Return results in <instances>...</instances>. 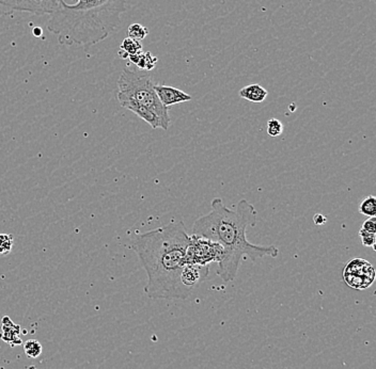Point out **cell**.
<instances>
[{
  "mask_svg": "<svg viewBox=\"0 0 376 369\" xmlns=\"http://www.w3.org/2000/svg\"><path fill=\"white\" fill-rule=\"evenodd\" d=\"M211 211L197 219L192 234L217 242L224 249V257L218 263L217 275L224 282L237 277L243 260L257 262L264 256L277 257L279 249L275 246H257L247 240L249 226H256L258 211L247 200H241L237 209H230L220 198L211 202Z\"/></svg>",
  "mask_w": 376,
  "mask_h": 369,
  "instance_id": "1",
  "label": "cell"
},
{
  "mask_svg": "<svg viewBox=\"0 0 376 369\" xmlns=\"http://www.w3.org/2000/svg\"><path fill=\"white\" fill-rule=\"evenodd\" d=\"M190 236L182 221L137 235L130 248L148 275L145 293L151 299L184 300L190 296L181 283Z\"/></svg>",
  "mask_w": 376,
  "mask_h": 369,
  "instance_id": "2",
  "label": "cell"
},
{
  "mask_svg": "<svg viewBox=\"0 0 376 369\" xmlns=\"http://www.w3.org/2000/svg\"><path fill=\"white\" fill-rule=\"evenodd\" d=\"M128 0H77L63 1L50 15L48 30L57 36L61 45L87 48L108 38L121 25Z\"/></svg>",
  "mask_w": 376,
  "mask_h": 369,
  "instance_id": "3",
  "label": "cell"
},
{
  "mask_svg": "<svg viewBox=\"0 0 376 369\" xmlns=\"http://www.w3.org/2000/svg\"><path fill=\"white\" fill-rule=\"evenodd\" d=\"M117 98L121 107L134 112L153 129L167 130L170 126L169 108L159 101L149 74L124 69L118 81Z\"/></svg>",
  "mask_w": 376,
  "mask_h": 369,
  "instance_id": "4",
  "label": "cell"
},
{
  "mask_svg": "<svg viewBox=\"0 0 376 369\" xmlns=\"http://www.w3.org/2000/svg\"><path fill=\"white\" fill-rule=\"evenodd\" d=\"M224 257V249L217 242L201 236L192 235L187 246L186 264L190 265L210 266L219 263Z\"/></svg>",
  "mask_w": 376,
  "mask_h": 369,
  "instance_id": "5",
  "label": "cell"
},
{
  "mask_svg": "<svg viewBox=\"0 0 376 369\" xmlns=\"http://www.w3.org/2000/svg\"><path fill=\"white\" fill-rule=\"evenodd\" d=\"M376 273L372 264L362 258L350 260L344 267L342 277L346 284L353 289L364 291L375 281Z\"/></svg>",
  "mask_w": 376,
  "mask_h": 369,
  "instance_id": "6",
  "label": "cell"
},
{
  "mask_svg": "<svg viewBox=\"0 0 376 369\" xmlns=\"http://www.w3.org/2000/svg\"><path fill=\"white\" fill-rule=\"evenodd\" d=\"M63 1L66 0H0V7L5 8L8 13L19 11L36 15H52L61 8Z\"/></svg>",
  "mask_w": 376,
  "mask_h": 369,
  "instance_id": "7",
  "label": "cell"
},
{
  "mask_svg": "<svg viewBox=\"0 0 376 369\" xmlns=\"http://www.w3.org/2000/svg\"><path fill=\"white\" fill-rule=\"evenodd\" d=\"M210 273V266L190 265L187 264L183 268L181 273V283L184 288L190 294H192L196 287L201 284L204 280L208 277Z\"/></svg>",
  "mask_w": 376,
  "mask_h": 369,
  "instance_id": "8",
  "label": "cell"
},
{
  "mask_svg": "<svg viewBox=\"0 0 376 369\" xmlns=\"http://www.w3.org/2000/svg\"><path fill=\"white\" fill-rule=\"evenodd\" d=\"M154 90L157 92L161 104L166 107L190 102L192 97L180 89L173 88L170 85H154Z\"/></svg>",
  "mask_w": 376,
  "mask_h": 369,
  "instance_id": "9",
  "label": "cell"
},
{
  "mask_svg": "<svg viewBox=\"0 0 376 369\" xmlns=\"http://www.w3.org/2000/svg\"><path fill=\"white\" fill-rule=\"evenodd\" d=\"M268 94V91L258 83L247 85L245 88L241 89L239 92V97L251 103L264 102Z\"/></svg>",
  "mask_w": 376,
  "mask_h": 369,
  "instance_id": "10",
  "label": "cell"
},
{
  "mask_svg": "<svg viewBox=\"0 0 376 369\" xmlns=\"http://www.w3.org/2000/svg\"><path fill=\"white\" fill-rule=\"evenodd\" d=\"M132 63L136 64L140 70L144 71H152L154 67H157V57H154L151 52H139L137 55H132L128 57Z\"/></svg>",
  "mask_w": 376,
  "mask_h": 369,
  "instance_id": "11",
  "label": "cell"
},
{
  "mask_svg": "<svg viewBox=\"0 0 376 369\" xmlns=\"http://www.w3.org/2000/svg\"><path fill=\"white\" fill-rule=\"evenodd\" d=\"M142 52L141 43L139 41L132 40L130 38L124 39L123 42L121 44L120 50H119L118 55L122 59H128L130 56L137 55Z\"/></svg>",
  "mask_w": 376,
  "mask_h": 369,
  "instance_id": "12",
  "label": "cell"
},
{
  "mask_svg": "<svg viewBox=\"0 0 376 369\" xmlns=\"http://www.w3.org/2000/svg\"><path fill=\"white\" fill-rule=\"evenodd\" d=\"M358 211L362 215H366L368 218L376 217V198L369 196L360 202L358 206Z\"/></svg>",
  "mask_w": 376,
  "mask_h": 369,
  "instance_id": "13",
  "label": "cell"
},
{
  "mask_svg": "<svg viewBox=\"0 0 376 369\" xmlns=\"http://www.w3.org/2000/svg\"><path fill=\"white\" fill-rule=\"evenodd\" d=\"M15 327H17V326H15V324H13V322L11 321V320H10V318H8V317L3 318V341H5V339H7L8 335H9V334H11V335H10L9 341H8V343L12 344V341H14V339H17V341H21V339H19V328L17 330H13L14 329Z\"/></svg>",
  "mask_w": 376,
  "mask_h": 369,
  "instance_id": "14",
  "label": "cell"
},
{
  "mask_svg": "<svg viewBox=\"0 0 376 369\" xmlns=\"http://www.w3.org/2000/svg\"><path fill=\"white\" fill-rule=\"evenodd\" d=\"M149 34V29L147 27L142 26L141 24L138 23H134V24L130 25L128 29V38L132 39V40L142 41L146 39V36Z\"/></svg>",
  "mask_w": 376,
  "mask_h": 369,
  "instance_id": "15",
  "label": "cell"
},
{
  "mask_svg": "<svg viewBox=\"0 0 376 369\" xmlns=\"http://www.w3.org/2000/svg\"><path fill=\"white\" fill-rule=\"evenodd\" d=\"M24 351L27 357L37 359L42 355V345L37 339H29L24 344Z\"/></svg>",
  "mask_w": 376,
  "mask_h": 369,
  "instance_id": "16",
  "label": "cell"
},
{
  "mask_svg": "<svg viewBox=\"0 0 376 369\" xmlns=\"http://www.w3.org/2000/svg\"><path fill=\"white\" fill-rule=\"evenodd\" d=\"M13 248V237L9 234H0V255H7Z\"/></svg>",
  "mask_w": 376,
  "mask_h": 369,
  "instance_id": "17",
  "label": "cell"
},
{
  "mask_svg": "<svg viewBox=\"0 0 376 369\" xmlns=\"http://www.w3.org/2000/svg\"><path fill=\"white\" fill-rule=\"evenodd\" d=\"M284 131V125L277 118H270L268 122V134L270 137H278Z\"/></svg>",
  "mask_w": 376,
  "mask_h": 369,
  "instance_id": "18",
  "label": "cell"
},
{
  "mask_svg": "<svg viewBox=\"0 0 376 369\" xmlns=\"http://www.w3.org/2000/svg\"><path fill=\"white\" fill-rule=\"evenodd\" d=\"M358 235H359L360 240H362V244H364V246H371V248H373V250H375V234L366 232V231L360 229L359 232H358Z\"/></svg>",
  "mask_w": 376,
  "mask_h": 369,
  "instance_id": "19",
  "label": "cell"
},
{
  "mask_svg": "<svg viewBox=\"0 0 376 369\" xmlns=\"http://www.w3.org/2000/svg\"><path fill=\"white\" fill-rule=\"evenodd\" d=\"M362 230L366 231V232L372 233V234H376V218L372 217V218L367 219L362 224Z\"/></svg>",
  "mask_w": 376,
  "mask_h": 369,
  "instance_id": "20",
  "label": "cell"
},
{
  "mask_svg": "<svg viewBox=\"0 0 376 369\" xmlns=\"http://www.w3.org/2000/svg\"><path fill=\"white\" fill-rule=\"evenodd\" d=\"M313 222H315V225H323L327 222V218L322 213H315V217H313Z\"/></svg>",
  "mask_w": 376,
  "mask_h": 369,
  "instance_id": "21",
  "label": "cell"
},
{
  "mask_svg": "<svg viewBox=\"0 0 376 369\" xmlns=\"http://www.w3.org/2000/svg\"><path fill=\"white\" fill-rule=\"evenodd\" d=\"M34 30V34H36L37 36H41L42 34V30H41L40 28H34L33 29Z\"/></svg>",
  "mask_w": 376,
  "mask_h": 369,
  "instance_id": "22",
  "label": "cell"
}]
</instances>
